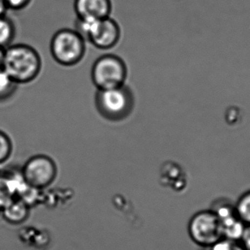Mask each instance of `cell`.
Here are the masks:
<instances>
[{"label":"cell","mask_w":250,"mask_h":250,"mask_svg":"<svg viewBox=\"0 0 250 250\" xmlns=\"http://www.w3.org/2000/svg\"><path fill=\"white\" fill-rule=\"evenodd\" d=\"M91 77L99 90L109 89L125 85L127 67L121 57L107 54L98 57L92 68Z\"/></svg>","instance_id":"obj_5"},{"label":"cell","mask_w":250,"mask_h":250,"mask_svg":"<svg viewBox=\"0 0 250 250\" xmlns=\"http://www.w3.org/2000/svg\"><path fill=\"white\" fill-rule=\"evenodd\" d=\"M14 198L13 191L5 177H0V210H2Z\"/></svg>","instance_id":"obj_13"},{"label":"cell","mask_w":250,"mask_h":250,"mask_svg":"<svg viewBox=\"0 0 250 250\" xmlns=\"http://www.w3.org/2000/svg\"><path fill=\"white\" fill-rule=\"evenodd\" d=\"M211 250H246L236 241L223 238L211 247Z\"/></svg>","instance_id":"obj_15"},{"label":"cell","mask_w":250,"mask_h":250,"mask_svg":"<svg viewBox=\"0 0 250 250\" xmlns=\"http://www.w3.org/2000/svg\"><path fill=\"white\" fill-rule=\"evenodd\" d=\"M75 30L86 42L102 50L114 48L121 38L120 25L110 16L102 19L77 18L75 22Z\"/></svg>","instance_id":"obj_3"},{"label":"cell","mask_w":250,"mask_h":250,"mask_svg":"<svg viewBox=\"0 0 250 250\" xmlns=\"http://www.w3.org/2000/svg\"><path fill=\"white\" fill-rule=\"evenodd\" d=\"M13 150L12 141L7 134L0 130V164L10 157Z\"/></svg>","instance_id":"obj_14"},{"label":"cell","mask_w":250,"mask_h":250,"mask_svg":"<svg viewBox=\"0 0 250 250\" xmlns=\"http://www.w3.org/2000/svg\"><path fill=\"white\" fill-rule=\"evenodd\" d=\"M95 104L98 113L105 120L120 122L127 118L135 107V96L127 85L109 89H98Z\"/></svg>","instance_id":"obj_2"},{"label":"cell","mask_w":250,"mask_h":250,"mask_svg":"<svg viewBox=\"0 0 250 250\" xmlns=\"http://www.w3.org/2000/svg\"><path fill=\"white\" fill-rule=\"evenodd\" d=\"M7 10H21L27 7L32 0H3Z\"/></svg>","instance_id":"obj_16"},{"label":"cell","mask_w":250,"mask_h":250,"mask_svg":"<svg viewBox=\"0 0 250 250\" xmlns=\"http://www.w3.org/2000/svg\"><path fill=\"white\" fill-rule=\"evenodd\" d=\"M4 51L5 48L0 47V70H3V66H4Z\"/></svg>","instance_id":"obj_18"},{"label":"cell","mask_w":250,"mask_h":250,"mask_svg":"<svg viewBox=\"0 0 250 250\" xmlns=\"http://www.w3.org/2000/svg\"><path fill=\"white\" fill-rule=\"evenodd\" d=\"M241 242H242V246L245 250H250V224L245 226Z\"/></svg>","instance_id":"obj_17"},{"label":"cell","mask_w":250,"mask_h":250,"mask_svg":"<svg viewBox=\"0 0 250 250\" xmlns=\"http://www.w3.org/2000/svg\"><path fill=\"white\" fill-rule=\"evenodd\" d=\"M236 214L245 224H250V192L239 199L236 206Z\"/></svg>","instance_id":"obj_12"},{"label":"cell","mask_w":250,"mask_h":250,"mask_svg":"<svg viewBox=\"0 0 250 250\" xmlns=\"http://www.w3.org/2000/svg\"><path fill=\"white\" fill-rule=\"evenodd\" d=\"M86 50V41L75 29H60L50 43L53 58L66 67L79 64L84 57Z\"/></svg>","instance_id":"obj_4"},{"label":"cell","mask_w":250,"mask_h":250,"mask_svg":"<svg viewBox=\"0 0 250 250\" xmlns=\"http://www.w3.org/2000/svg\"><path fill=\"white\" fill-rule=\"evenodd\" d=\"M57 174V166L52 159L38 155L31 158L23 168V179L26 183L38 189L51 185Z\"/></svg>","instance_id":"obj_7"},{"label":"cell","mask_w":250,"mask_h":250,"mask_svg":"<svg viewBox=\"0 0 250 250\" xmlns=\"http://www.w3.org/2000/svg\"><path fill=\"white\" fill-rule=\"evenodd\" d=\"M7 10H7L4 1H3V0H0V16L6 15Z\"/></svg>","instance_id":"obj_19"},{"label":"cell","mask_w":250,"mask_h":250,"mask_svg":"<svg viewBox=\"0 0 250 250\" xmlns=\"http://www.w3.org/2000/svg\"><path fill=\"white\" fill-rule=\"evenodd\" d=\"M16 36V26L6 15L0 16V47L6 48L11 45Z\"/></svg>","instance_id":"obj_10"},{"label":"cell","mask_w":250,"mask_h":250,"mask_svg":"<svg viewBox=\"0 0 250 250\" xmlns=\"http://www.w3.org/2000/svg\"><path fill=\"white\" fill-rule=\"evenodd\" d=\"M19 85L3 70H0V103L10 100L16 93Z\"/></svg>","instance_id":"obj_11"},{"label":"cell","mask_w":250,"mask_h":250,"mask_svg":"<svg viewBox=\"0 0 250 250\" xmlns=\"http://www.w3.org/2000/svg\"><path fill=\"white\" fill-rule=\"evenodd\" d=\"M74 10L79 19H102L112 11L111 0H75Z\"/></svg>","instance_id":"obj_8"},{"label":"cell","mask_w":250,"mask_h":250,"mask_svg":"<svg viewBox=\"0 0 250 250\" xmlns=\"http://www.w3.org/2000/svg\"><path fill=\"white\" fill-rule=\"evenodd\" d=\"M188 232L193 242L201 246L211 247L223 238L221 223L212 211L195 214L189 221Z\"/></svg>","instance_id":"obj_6"},{"label":"cell","mask_w":250,"mask_h":250,"mask_svg":"<svg viewBox=\"0 0 250 250\" xmlns=\"http://www.w3.org/2000/svg\"><path fill=\"white\" fill-rule=\"evenodd\" d=\"M3 216L7 221L11 223H21L28 216V205L20 199L13 198L2 209Z\"/></svg>","instance_id":"obj_9"},{"label":"cell","mask_w":250,"mask_h":250,"mask_svg":"<svg viewBox=\"0 0 250 250\" xmlns=\"http://www.w3.org/2000/svg\"><path fill=\"white\" fill-rule=\"evenodd\" d=\"M42 69L38 51L27 44H11L5 48L3 70L18 85L31 83Z\"/></svg>","instance_id":"obj_1"}]
</instances>
